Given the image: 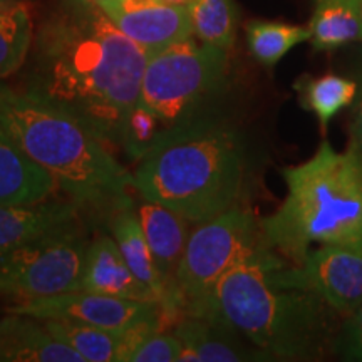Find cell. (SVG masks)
<instances>
[{"label":"cell","mask_w":362,"mask_h":362,"mask_svg":"<svg viewBox=\"0 0 362 362\" xmlns=\"http://www.w3.org/2000/svg\"><path fill=\"white\" fill-rule=\"evenodd\" d=\"M40 322L54 337L79 352L86 362H121L123 359L128 336L69 319H44Z\"/></svg>","instance_id":"20"},{"label":"cell","mask_w":362,"mask_h":362,"mask_svg":"<svg viewBox=\"0 0 362 362\" xmlns=\"http://www.w3.org/2000/svg\"><path fill=\"white\" fill-rule=\"evenodd\" d=\"M165 2L173 4V6H181V7H188L189 0H165Z\"/></svg>","instance_id":"31"},{"label":"cell","mask_w":362,"mask_h":362,"mask_svg":"<svg viewBox=\"0 0 362 362\" xmlns=\"http://www.w3.org/2000/svg\"><path fill=\"white\" fill-rule=\"evenodd\" d=\"M357 94L354 103H352V115H351V141L349 144L356 149V153L362 160V62L357 69Z\"/></svg>","instance_id":"28"},{"label":"cell","mask_w":362,"mask_h":362,"mask_svg":"<svg viewBox=\"0 0 362 362\" xmlns=\"http://www.w3.org/2000/svg\"><path fill=\"white\" fill-rule=\"evenodd\" d=\"M81 291L133 298V300L156 302L153 292L136 277L134 272L126 264L115 237L110 235H99L89 243Z\"/></svg>","instance_id":"14"},{"label":"cell","mask_w":362,"mask_h":362,"mask_svg":"<svg viewBox=\"0 0 362 362\" xmlns=\"http://www.w3.org/2000/svg\"><path fill=\"white\" fill-rule=\"evenodd\" d=\"M78 202L0 205V255L78 220Z\"/></svg>","instance_id":"15"},{"label":"cell","mask_w":362,"mask_h":362,"mask_svg":"<svg viewBox=\"0 0 362 362\" xmlns=\"http://www.w3.org/2000/svg\"><path fill=\"white\" fill-rule=\"evenodd\" d=\"M16 2H17V0H0V11L8 7V6H12V4H16Z\"/></svg>","instance_id":"32"},{"label":"cell","mask_w":362,"mask_h":362,"mask_svg":"<svg viewBox=\"0 0 362 362\" xmlns=\"http://www.w3.org/2000/svg\"><path fill=\"white\" fill-rule=\"evenodd\" d=\"M336 356L347 361H362V302L342 320L336 341Z\"/></svg>","instance_id":"27"},{"label":"cell","mask_w":362,"mask_h":362,"mask_svg":"<svg viewBox=\"0 0 362 362\" xmlns=\"http://www.w3.org/2000/svg\"><path fill=\"white\" fill-rule=\"evenodd\" d=\"M309 30L315 51H336L362 42L359 0H314Z\"/></svg>","instance_id":"19"},{"label":"cell","mask_w":362,"mask_h":362,"mask_svg":"<svg viewBox=\"0 0 362 362\" xmlns=\"http://www.w3.org/2000/svg\"><path fill=\"white\" fill-rule=\"evenodd\" d=\"M148 57L96 0H56L34 30L22 90L121 146Z\"/></svg>","instance_id":"1"},{"label":"cell","mask_w":362,"mask_h":362,"mask_svg":"<svg viewBox=\"0 0 362 362\" xmlns=\"http://www.w3.org/2000/svg\"><path fill=\"white\" fill-rule=\"evenodd\" d=\"M277 275L284 282L315 292L346 319L362 302V247H314L302 264L285 262Z\"/></svg>","instance_id":"10"},{"label":"cell","mask_w":362,"mask_h":362,"mask_svg":"<svg viewBox=\"0 0 362 362\" xmlns=\"http://www.w3.org/2000/svg\"><path fill=\"white\" fill-rule=\"evenodd\" d=\"M274 248L226 272L216 285L221 319L274 359L320 361L336 354L344 317L309 288L284 282Z\"/></svg>","instance_id":"2"},{"label":"cell","mask_w":362,"mask_h":362,"mask_svg":"<svg viewBox=\"0 0 362 362\" xmlns=\"http://www.w3.org/2000/svg\"><path fill=\"white\" fill-rule=\"evenodd\" d=\"M183 344L173 334L149 330L124 346L121 362H181Z\"/></svg>","instance_id":"25"},{"label":"cell","mask_w":362,"mask_h":362,"mask_svg":"<svg viewBox=\"0 0 362 362\" xmlns=\"http://www.w3.org/2000/svg\"><path fill=\"white\" fill-rule=\"evenodd\" d=\"M136 214L141 221L144 237L153 253L156 269L170 293L171 304L176 315L180 312V300L176 293V272H178L181 257L187 247L189 232L188 220L160 205V203L144 200L136 208Z\"/></svg>","instance_id":"13"},{"label":"cell","mask_w":362,"mask_h":362,"mask_svg":"<svg viewBox=\"0 0 362 362\" xmlns=\"http://www.w3.org/2000/svg\"><path fill=\"white\" fill-rule=\"evenodd\" d=\"M228 76V51L194 35L148 57L139 103L160 121L163 136L210 115Z\"/></svg>","instance_id":"6"},{"label":"cell","mask_w":362,"mask_h":362,"mask_svg":"<svg viewBox=\"0 0 362 362\" xmlns=\"http://www.w3.org/2000/svg\"><path fill=\"white\" fill-rule=\"evenodd\" d=\"M175 336L183 344L181 361L197 362H245L272 361L225 320L202 317H181L175 325Z\"/></svg>","instance_id":"12"},{"label":"cell","mask_w":362,"mask_h":362,"mask_svg":"<svg viewBox=\"0 0 362 362\" xmlns=\"http://www.w3.org/2000/svg\"><path fill=\"white\" fill-rule=\"evenodd\" d=\"M7 332L6 362H86L72 347L59 341L37 319L4 315Z\"/></svg>","instance_id":"18"},{"label":"cell","mask_w":362,"mask_h":362,"mask_svg":"<svg viewBox=\"0 0 362 362\" xmlns=\"http://www.w3.org/2000/svg\"><path fill=\"white\" fill-rule=\"evenodd\" d=\"M296 89L302 107L312 112L325 131L339 112L352 106L357 94V81L339 74H324L320 78L300 79Z\"/></svg>","instance_id":"21"},{"label":"cell","mask_w":362,"mask_h":362,"mask_svg":"<svg viewBox=\"0 0 362 362\" xmlns=\"http://www.w3.org/2000/svg\"><path fill=\"white\" fill-rule=\"evenodd\" d=\"M117 29L144 49L148 56L192 37L188 7L165 0H96Z\"/></svg>","instance_id":"11"},{"label":"cell","mask_w":362,"mask_h":362,"mask_svg":"<svg viewBox=\"0 0 362 362\" xmlns=\"http://www.w3.org/2000/svg\"><path fill=\"white\" fill-rule=\"evenodd\" d=\"M287 197L262 220L269 245L291 265L315 245L362 247V160L324 141L315 155L282 170Z\"/></svg>","instance_id":"5"},{"label":"cell","mask_w":362,"mask_h":362,"mask_svg":"<svg viewBox=\"0 0 362 362\" xmlns=\"http://www.w3.org/2000/svg\"><path fill=\"white\" fill-rule=\"evenodd\" d=\"M163 138V128L158 117L149 112L141 103L134 106L126 119L121 146L131 160L139 161Z\"/></svg>","instance_id":"26"},{"label":"cell","mask_w":362,"mask_h":362,"mask_svg":"<svg viewBox=\"0 0 362 362\" xmlns=\"http://www.w3.org/2000/svg\"><path fill=\"white\" fill-rule=\"evenodd\" d=\"M7 356V332L6 324H4V317H0V362H6Z\"/></svg>","instance_id":"29"},{"label":"cell","mask_w":362,"mask_h":362,"mask_svg":"<svg viewBox=\"0 0 362 362\" xmlns=\"http://www.w3.org/2000/svg\"><path fill=\"white\" fill-rule=\"evenodd\" d=\"M0 293H4V296L17 297V292L16 288H13V285L2 277H0Z\"/></svg>","instance_id":"30"},{"label":"cell","mask_w":362,"mask_h":362,"mask_svg":"<svg viewBox=\"0 0 362 362\" xmlns=\"http://www.w3.org/2000/svg\"><path fill=\"white\" fill-rule=\"evenodd\" d=\"M188 11L194 37L226 51L233 47L237 35V8L232 0H189Z\"/></svg>","instance_id":"24"},{"label":"cell","mask_w":362,"mask_h":362,"mask_svg":"<svg viewBox=\"0 0 362 362\" xmlns=\"http://www.w3.org/2000/svg\"><path fill=\"white\" fill-rule=\"evenodd\" d=\"M57 183L27 158L0 128V205H33L47 200Z\"/></svg>","instance_id":"16"},{"label":"cell","mask_w":362,"mask_h":362,"mask_svg":"<svg viewBox=\"0 0 362 362\" xmlns=\"http://www.w3.org/2000/svg\"><path fill=\"white\" fill-rule=\"evenodd\" d=\"M8 314L33 319H69L131 336L160 327L166 312L156 302L133 300L106 293L72 291L47 297L21 298L8 307Z\"/></svg>","instance_id":"9"},{"label":"cell","mask_w":362,"mask_h":362,"mask_svg":"<svg viewBox=\"0 0 362 362\" xmlns=\"http://www.w3.org/2000/svg\"><path fill=\"white\" fill-rule=\"evenodd\" d=\"M359 6H361V16H362V0H359Z\"/></svg>","instance_id":"33"},{"label":"cell","mask_w":362,"mask_h":362,"mask_svg":"<svg viewBox=\"0 0 362 362\" xmlns=\"http://www.w3.org/2000/svg\"><path fill=\"white\" fill-rule=\"evenodd\" d=\"M0 128L79 205L131 203L129 173L107 144L67 112L0 81Z\"/></svg>","instance_id":"4"},{"label":"cell","mask_w":362,"mask_h":362,"mask_svg":"<svg viewBox=\"0 0 362 362\" xmlns=\"http://www.w3.org/2000/svg\"><path fill=\"white\" fill-rule=\"evenodd\" d=\"M34 19L22 0L0 11V81L24 67L34 39Z\"/></svg>","instance_id":"22"},{"label":"cell","mask_w":362,"mask_h":362,"mask_svg":"<svg viewBox=\"0 0 362 362\" xmlns=\"http://www.w3.org/2000/svg\"><path fill=\"white\" fill-rule=\"evenodd\" d=\"M111 232L121 253H123L126 264L134 272L136 277L153 292L156 302L163 307L166 315H176L170 293L166 291L165 284H163L155 259H153V253L149 250L141 221L138 218V214L131 208V203L115 210L111 221Z\"/></svg>","instance_id":"17"},{"label":"cell","mask_w":362,"mask_h":362,"mask_svg":"<svg viewBox=\"0 0 362 362\" xmlns=\"http://www.w3.org/2000/svg\"><path fill=\"white\" fill-rule=\"evenodd\" d=\"M89 242L76 221L0 255V277L19 298L81 291Z\"/></svg>","instance_id":"8"},{"label":"cell","mask_w":362,"mask_h":362,"mask_svg":"<svg viewBox=\"0 0 362 362\" xmlns=\"http://www.w3.org/2000/svg\"><path fill=\"white\" fill-rule=\"evenodd\" d=\"M245 143L214 115L171 129L138 161L133 188L188 221H206L238 206L245 185Z\"/></svg>","instance_id":"3"},{"label":"cell","mask_w":362,"mask_h":362,"mask_svg":"<svg viewBox=\"0 0 362 362\" xmlns=\"http://www.w3.org/2000/svg\"><path fill=\"white\" fill-rule=\"evenodd\" d=\"M272 248L262 220L252 211L233 206L198 223L189 232L176 272V293L181 317L223 320L215 305L216 285L226 272L257 253Z\"/></svg>","instance_id":"7"},{"label":"cell","mask_w":362,"mask_h":362,"mask_svg":"<svg viewBox=\"0 0 362 362\" xmlns=\"http://www.w3.org/2000/svg\"><path fill=\"white\" fill-rule=\"evenodd\" d=\"M248 51L265 67H274L298 44L310 40L309 25L250 21L245 25Z\"/></svg>","instance_id":"23"}]
</instances>
